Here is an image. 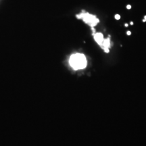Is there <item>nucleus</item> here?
Listing matches in <instances>:
<instances>
[{"label": "nucleus", "instance_id": "nucleus-1", "mask_svg": "<svg viewBox=\"0 0 146 146\" xmlns=\"http://www.w3.org/2000/svg\"><path fill=\"white\" fill-rule=\"evenodd\" d=\"M70 66L74 70L84 69L87 66V60L85 56L82 54H74L72 55L69 59Z\"/></svg>", "mask_w": 146, "mask_h": 146}, {"label": "nucleus", "instance_id": "nucleus-2", "mask_svg": "<svg viewBox=\"0 0 146 146\" xmlns=\"http://www.w3.org/2000/svg\"><path fill=\"white\" fill-rule=\"evenodd\" d=\"M76 17L78 19H82L85 23L89 25L91 27H94L100 22V20L97 18L96 16L92 15L89 12H86L85 10H83L81 14H77Z\"/></svg>", "mask_w": 146, "mask_h": 146}, {"label": "nucleus", "instance_id": "nucleus-3", "mask_svg": "<svg viewBox=\"0 0 146 146\" xmlns=\"http://www.w3.org/2000/svg\"><path fill=\"white\" fill-rule=\"evenodd\" d=\"M110 45H111V43H110V37H108V39H104V40L103 41L102 45L101 47L104 50L105 53H109L110 52Z\"/></svg>", "mask_w": 146, "mask_h": 146}, {"label": "nucleus", "instance_id": "nucleus-4", "mask_svg": "<svg viewBox=\"0 0 146 146\" xmlns=\"http://www.w3.org/2000/svg\"><path fill=\"white\" fill-rule=\"evenodd\" d=\"M93 38L95 39V41L97 42V43L100 47L102 46L103 41L104 40L103 34L101 33H93Z\"/></svg>", "mask_w": 146, "mask_h": 146}, {"label": "nucleus", "instance_id": "nucleus-5", "mask_svg": "<svg viewBox=\"0 0 146 146\" xmlns=\"http://www.w3.org/2000/svg\"><path fill=\"white\" fill-rule=\"evenodd\" d=\"M114 18H115V19H116V20H119V19H121V16L119 15V14H116V15L114 16Z\"/></svg>", "mask_w": 146, "mask_h": 146}, {"label": "nucleus", "instance_id": "nucleus-6", "mask_svg": "<svg viewBox=\"0 0 146 146\" xmlns=\"http://www.w3.org/2000/svg\"><path fill=\"white\" fill-rule=\"evenodd\" d=\"M126 8H127L128 10H130V9H131V5H128L127 6H126Z\"/></svg>", "mask_w": 146, "mask_h": 146}, {"label": "nucleus", "instance_id": "nucleus-7", "mask_svg": "<svg viewBox=\"0 0 146 146\" xmlns=\"http://www.w3.org/2000/svg\"><path fill=\"white\" fill-rule=\"evenodd\" d=\"M126 34H127L128 35H131V31H127V33H126Z\"/></svg>", "mask_w": 146, "mask_h": 146}, {"label": "nucleus", "instance_id": "nucleus-8", "mask_svg": "<svg viewBox=\"0 0 146 146\" xmlns=\"http://www.w3.org/2000/svg\"><path fill=\"white\" fill-rule=\"evenodd\" d=\"M131 25H133V22H131Z\"/></svg>", "mask_w": 146, "mask_h": 146}, {"label": "nucleus", "instance_id": "nucleus-9", "mask_svg": "<svg viewBox=\"0 0 146 146\" xmlns=\"http://www.w3.org/2000/svg\"><path fill=\"white\" fill-rule=\"evenodd\" d=\"M143 22H146V20H145V19H144V20H143Z\"/></svg>", "mask_w": 146, "mask_h": 146}, {"label": "nucleus", "instance_id": "nucleus-10", "mask_svg": "<svg viewBox=\"0 0 146 146\" xmlns=\"http://www.w3.org/2000/svg\"><path fill=\"white\" fill-rule=\"evenodd\" d=\"M125 26H128V24H125Z\"/></svg>", "mask_w": 146, "mask_h": 146}, {"label": "nucleus", "instance_id": "nucleus-11", "mask_svg": "<svg viewBox=\"0 0 146 146\" xmlns=\"http://www.w3.org/2000/svg\"><path fill=\"white\" fill-rule=\"evenodd\" d=\"M145 20H146V16H145Z\"/></svg>", "mask_w": 146, "mask_h": 146}]
</instances>
